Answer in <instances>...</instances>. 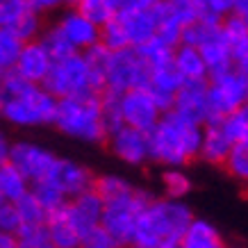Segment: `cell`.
Instances as JSON below:
<instances>
[{"mask_svg":"<svg viewBox=\"0 0 248 248\" xmlns=\"http://www.w3.org/2000/svg\"><path fill=\"white\" fill-rule=\"evenodd\" d=\"M162 12L166 16H171L173 21H178L182 28H187L189 23L198 21L194 0H162Z\"/></svg>","mask_w":248,"mask_h":248,"instance_id":"37","label":"cell"},{"mask_svg":"<svg viewBox=\"0 0 248 248\" xmlns=\"http://www.w3.org/2000/svg\"><path fill=\"white\" fill-rule=\"evenodd\" d=\"M46 228H48L50 246L53 248H80L82 246V237L76 230V226L71 223V218L66 217L64 207L53 212V214H48Z\"/></svg>","mask_w":248,"mask_h":248,"instance_id":"23","label":"cell"},{"mask_svg":"<svg viewBox=\"0 0 248 248\" xmlns=\"http://www.w3.org/2000/svg\"><path fill=\"white\" fill-rule=\"evenodd\" d=\"M173 66L182 78V82H205L210 73L205 66L203 55L198 53V48L187 44H180L173 50Z\"/></svg>","mask_w":248,"mask_h":248,"instance_id":"21","label":"cell"},{"mask_svg":"<svg viewBox=\"0 0 248 248\" xmlns=\"http://www.w3.org/2000/svg\"><path fill=\"white\" fill-rule=\"evenodd\" d=\"M194 217L185 201L153 196L137 218L130 248H178Z\"/></svg>","mask_w":248,"mask_h":248,"instance_id":"1","label":"cell"},{"mask_svg":"<svg viewBox=\"0 0 248 248\" xmlns=\"http://www.w3.org/2000/svg\"><path fill=\"white\" fill-rule=\"evenodd\" d=\"M100 44L105 46L107 50H121V48H130L128 37H125V30L121 21L114 16L109 23H105L100 28Z\"/></svg>","mask_w":248,"mask_h":248,"instance_id":"40","label":"cell"},{"mask_svg":"<svg viewBox=\"0 0 248 248\" xmlns=\"http://www.w3.org/2000/svg\"><path fill=\"white\" fill-rule=\"evenodd\" d=\"M28 12H32L28 0H0V28L12 30Z\"/></svg>","mask_w":248,"mask_h":248,"instance_id":"39","label":"cell"},{"mask_svg":"<svg viewBox=\"0 0 248 248\" xmlns=\"http://www.w3.org/2000/svg\"><path fill=\"white\" fill-rule=\"evenodd\" d=\"M221 169H223L232 180L241 182V185H248V148L246 146H244V143L232 146V151H230V155L226 157V162H223Z\"/></svg>","mask_w":248,"mask_h":248,"instance_id":"32","label":"cell"},{"mask_svg":"<svg viewBox=\"0 0 248 248\" xmlns=\"http://www.w3.org/2000/svg\"><path fill=\"white\" fill-rule=\"evenodd\" d=\"M48 182H53L55 187L60 189L62 194L66 196L68 201L76 198L82 191L93 189V180H96V173L91 171L89 166L80 164L71 157H57L55 166L48 173Z\"/></svg>","mask_w":248,"mask_h":248,"instance_id":"13","label":"cell"},{"mask_svg":"<svg viewBox=\"0 0 248 248\" xmlns=\"http://www.w3.org/2000/svg\"><path fill=\"white\" fill-rule=\"evenodd\" d=\"M151 198L153 194L148 189L132 185L128 191L103 201V221H100V226L105 228L107 234L119 244V248L130 246L137 218H139L141 210L148 205Z\"/></svg>","mask_w":248,"mask_h":248,"instance_id":"4","label":"cell"},{"mask_svg":"<svg viewBox=\"0 0 248 248\" xmlns=\"http://www.w3.org/2000/svg\"><path fill=\"white\" fill-rule=\"evenodd\" d=\"M119 109H121L123 125L137 128V130H141V132H151V130L157 125L159 116L164 114L146 87L130 89V91H125V93H121Z\"/></svg>","mask_w":248,"mask_h":248,"instance_id":"11","label":"cell"},{"mask_svg":"<svg viewBox=\"0 0 248 248\" xmlns=\"http://www.w3.org/2000/svg\"><path fill=\"white\" fill-rule=\"evenodd\" d=\"M21 226H23V221H21V217H18L16 205L0 198V232H14L16 234Z\"/></svg>","mask_w":248,"mask_h":248,"instance_id":"41","label":"cell"},{"mask_svg":"<svg viewBox=\"0 0 248 248\" xmlns=\"http://www.w3.org/2000/svg\"><path fill=\"white\" fill-rule=\"evenodd\" d=\"M39 41L46 46L48 53L53 55V60H60V57H66V55H71V53H78V50H73V46L66 41V37L57 30V25H55L53 21L46 23V28H44V32H41Z\"/></svg>","mask_w":248,"mask_h":248,"instance_id":"31","label":"cell"},{"mask_svg":"<svg viewBox=\"0 0 248 248\" xmlns=\"http://www.w3.org/2000/svg\"><path fill=\"white\" fill-rule=\"evenodd\" d=\"M248 103V78L237 68H228L223 73L207 78V105L210 121L223 119L237 107ZM207 121V123H210Z\"/></svg>","mask_w":248,"mask_h":248,"instance_id":"7","label":"cell"},{"mask_svg":"<svg viewBox=\"0 0 248 248\" xmlns=\"http://www.w3.org/2000/svg\"><path fill=\"white\" fill-rule=\"evenodd\" d=\"M57 157H60L57 153H53L50 148H46L37 141H30V139L12 141V151H9V162L28 178L30 185L46 180Z\"/></svg>","mask_w":248,"mask_h":248,"instance_id":"9","label":"cell"},{"mask_svg":"<svg viewBox=\"0 0 248 248\" xmlns=\"http://www.w3.org/2000/svg\"><path fill=\"white\" fill-rule=\"evenodd\" d=\"M221 28L226 32L230 50H232V66L248 78V23L239 16L230 14L221 23Z\"/></svg>","mask_w":248,"mask_h":248,"instance_id":"20","label":"cell"},{"mask_svg":"<svg viewBox=\"0 0 248 248\" xmlns=\"http://www.w3.org/2000/svg\"><path fill=\"white\" fill-rule=\"evenodd\" d=\"M30 7L34 12H39L41 16H48V14H60L62 9H66L73 5V0H28Z\"/></svg>","mask_w":248,"mask_h":248,"instance_id":"42","label":"cell"},{"mask_svg":"<svg viewBox=\"0 0 248 248\" xmlns=\"http://www.w3.org/2000/svg\"><path fill=\"white\" fill-rule=\"evenodd\" d=\"M57 98L41 87L30 84L25 91L16 96L5 98V105L0 112V119L14 128H46L53 125Z\"/></svg>","mask_w":248,"mask_h":248,"instance_id":"5","label":"cell"},{"mask_svg":"<svg viewBox=\"0 0 248 248\" xmlns=\"http://www.w3.org/2000/svg\"><path fill=\"white\" fill-rule=\"evenodd\" d=\"M16 237L21 248H53L46 223H23Z\"/></svg>","mask_w":248,"mask_h":248,"instance_id":"33","label":"cell"},{"mask_svg":"<svg viewBox=\"0 0 248 248\" xmlns=\"http://www.w3.org/2000/svg\"><path fill=\"white\" fill-rule=\"evenodd\" d=\"M232 139L223 132L218 121H210L203 125V139H201V157L203 162H207L210 166H223L226 157L232 151Z\"/></svg>","mask_w":248,"mask_h":248,"instance_id":"19","label":"cell"},{"mask_svg":"<svg viewBox=\"0 0 248 248\" xmlns=\"http://www.w3.org/2000/svg\"><path fill=\"white\" fill-rule=\"evenodd\" d=\"M182 87V78L178 76V71L173 66V62L155 66L148 71V80H146V89L151 91V96L155 98V103L159 105L162 112H169L175 100V93Z\"/></svg>","mask_w":248,"mask_h":248,"instance_id":"18","label":"cell"},{"mask_svg":"<svg viewBox=\"0 0 248 248\" xmlns=\"http://www.w3.org/2000/svg\"><path fill=\"white\" fill-rule=\"evenodd\" d=\"M171 112H175L182 119L205 125L210 121V105H207V80L205 82H182L180 91L175 93V100L171 105Z\"/></svg>","mask_w":248,"mask_h":248,"instance_id":"15","label":"cell"},{"mask_svg":"<svg viewBox=\"0 0 248 248\" xmlns=\"http://www.w3.org/2000/svg\"><path fill=\"white\" fill-rule=\"evenodd\" d=\"M132 187V182L128 178H123L119 173H100L96 175V180H93V189H96V194L107 201V198H114V196L123 194V191H128Z\"/></svg>","mask_w":248,"mask_h":248,"instance_id":"34","label":"cell"},{"mask_svg":"<svg viewBox=\"0 0 248 248\" xmlns=\"http://www.w3.org/2000/svg\"><path fill=\"white\" fill-rule=\"evenodd\" d=\"M198 21L218 25L232 14V0H194Z\"/></svg>","mask_w":248,"mask_h":248,"instance_id":"26","label":"cell"},{"mask_svg":"<svg viewBox=\"0 0 248 248\" xmlns=\"http://www.w3.org/2000/svg\"><path fill=\"white\" fill-rule=\"evenodd\" d=\"M23 48V41L16 37L12 30L7 28H0V68L12 71L18 60V53Z\"/></svg>","mask_w":248,"mask_h":248,"instance_id":"36","label":"cell"},{"mask_svg":"<svg viewBox=\"0 0 248 248\" xmlns=\"http://www.w3.org/2000/svg\"><path fill=\"white\" fill-rule=\"evenodd\" d=\"M41 87L48 93H53L57 100L82 96V93H100L84 53H71L66 57L55 60Z\"/></svg>","mask_w":248,"mask_h":248,"instance_id":"6","label":"cell"},{"mask_svg":"<svg viewBox=\"0 0 248 248\" xmlns=\"http://www.w3.org/2000/svg\"><path fill=\"white\" fill-rule=\"evenodd\" d=\"M84 244H89V246H93V248H119V244H116V241L107 234V230L103 226L96 228V230H93V232L84 239Z\"/></svg>","mask_w":248,"mask_h":248,"instance_id":"43","label":"cell"},{"mask_svg":"<svg viewBox=\"0 0 248 248\" xmlns=\"http://www.w3.org/2000/svg\"><path fill=\"white\" fill-rule=\"evenodd\" d=\"M53 55L46 50V46L41 41H28L23 44L21 53H18V60L14 64V71L18 76H23L28 82L32 84H44L48 71L53 66Z\"/></svg>","mask_w":248,"mask_h":248,"instance_id":"17","label":"cell"},{"mask_svg":"<svg viewBox=\"0 0 248 248\" xmlns=\"http://www.w3.org/2000/svg\"><path fill=\"white\" fill-rule=\"evenodd\" d=\"M139 50V55L143 57V62H146V66H148V71L155 66H162V64H169V62H173V46L164 44L162 39L153 37L148 44H143L137 48Z\"/></svg>","mask_w":248,"mask_h":248,"instance_id":"29","label":"cell"},{"mask_svg":"<svg viewBox=\"0 0 248 248\" xmlns=\"http://www.w3.org/2000/svg\"><path fill=\"white\" fill-rule=\"evenodd\" d=\"M2 105H5V93L0 91V112H2Z\"/></svg>","mask_w":248,"mask_h":248,"instance_id":"47","label":"cell"},{"mask_svg":"<svg viewBox=\"0 0 248 248\" xmlns=\"http://www.w3.org/2000/svg\"><path fill=\"white\" fill-rule=\"evenodd\" d=\"M201 139L203 125L191 123L169 109L148 132L151 162L162 169H185L201 157Z\"/></svg>","mask_w":248,"mask_h":248,"instance_id":"2","label":"cell"},{"mask_svg":"<svg viewBox=\"0 0 248 248\" xmlns=\"http://www.w3.org/2000/svg\"><path fill=\"white\" fill-rule=\"evenodd\" d=\"M107 151L114 157L128 166L141 169L151 164V143H148V132H141L130 125H119L112 132H107L105 139Z\"/></svg>","mask_w":248,"mask_h":248,"instance_id":"10","label":"cell"},{"mask_svg":"<svg viewBox=\"0 0 248 248\" xmlns=\"http://www.w3.org/2000/svg\"><path fill=\"white\" fill-rule=\"evenodd\" d=\"M28 191H30V182L12 162L0 164V198L2 201L16 203Z\"/></svg>","mask_w":248,"mask_h":248,"instance_id":"24","label":"cell"},{"mask_svg":"<svg viewBox=\"0 0 248 248\" xmlns=\"http://www.w3.org/2000/svg\"><path fill=\"white\" fill-rule=\"evenodd\" d=\"M116 18L125 30L130 48H139L157 34L159 5L155 9H116Z\"/></svg>","mask_w":248,"mask_h":248,"instance_id":"16","label":"cell"},{"mask_svg":"<svg viewBox=\"0 0 248 248\" xmlns=\"http://www.w3.org/2000/svg\"><path fill=\"white\" fill-rule=\"evenodd\" d=\"M246 23H248V21H246Z\"/></svg>","mask_w":248,"mask_h":248,"instance_id":"53","label":"cell"},{"mask_svg":"<svg viewBox=\"0 0 248 248\" xmlns=\"http://www.w3.org/2000/svg\"><path fill=\"white\" fill-rule=\"evenodd\" d=\"M53 23L78 53H84L91 46L100 44V25H96L89 16H84L76 5L62 9Z\"/></svg>","mask_w":248,"mask_h":248,"instance_id":"12","label":"cell"},{"mask_svg":"<svg viewBox=\"0 0 248 248\" xmlns=\"http://www.w3.org/2000/svg\"><path fill=\"white\" fill-rule=\"evenodd\" d=\"M14 205H16V210H18V217H21L23 223H46V218H48V212L32 196V191H28L23 198H18Z\"/></svg>","mask_w":248,"mask_h":248,"instance_id":"38","label":"cell"},{"mask_svg":"<svg viewBox=\"0 0 248 248\" xmlns=\"http://www.w3.org/2000/svg\"><path fill=\"white\" fill-rule=\"evenodd\" d=\"M232 14L248 21V0H232Z\"/></svg>","mask_w":248,"mask_h":248,"instance_id":"46","label":"cell"},{"mask_svg":"<svg viewBox=\"0 0 248 248\" xmlns=\"http://www.w3.org/2000/svg\"><path fill=\"white\" fill-rule=\"evenodd\" d=\"M125 248H130V246H125Z\"/></svg>","mask_w":248,"mask_h":248,"instance_id":"52","label":"cell"},{"mask_svg":"<svg viewBox=\"0 0 248 248\" xmlns=\"http://www.w3.org/2000/svg\"><path fill=\"white\" fill-rule=\"evenodd\" d=\"M146 80H148V66L137 48H121L109 53L105 71V91L125 93L130 89L146 87Z\"/></svg>","mask_w":248,"mask_h":248,"instance_id":"8","label":"cell"},{"mask_svg":"<svg viewBox=\"0 0 248 248\" xmlns=\"http://www.w3.org/2000/svg\"><path fill=\"white\" fill-rule=\"evenodd\" d=\"M76 7L80 9L84 16H89L96 25L103 28L105 23H109L114 16H116L119 5H116L114 0H80Z\"/></svg>","mask_w":248,"mask_h":248,"instance_id":"30","label":"cell"},{"mask_svg":"<svg viewBox=\"0 0 248 248\" xmlns=\"http://www.w3.org/2000/svg\"><path fill=\"white\" fill-rule=\"evenodd\" d=\"M162 189H164L166 198L182 201L185 196L191 194L194 182H191V178L185 173V169H164V171H162Z\"/></svg>","mask_w":248,"mask_h":248,"instance_id":"25","label":"cell"},{"mask_svg":"<svg viewBox=\"0 0 248 248\" xmlns=\"http://www.w3.org/2000/svg\"><path fill=\"white\" fill-rule=\"evenodd\" d=\"M9 151H12V139L5 130H0V164L9 162Z\"/></svg>","mask_w":248,"mask_h":248,"instance_id":"44","label":"cell"},{"mask_svg":"<svg viewBox=\"0 0 248 248\" xmlns=\"http://www.w3.org/2000/svg\"><path fill=\"white\" fill-rule=\"evenodd\" d=\"M78 2H80V0H73V5H78Z\"/></svg>","mask_w":248,"mask_h":248,"instance_id":"51","label":"cell"},{"mask_svg":"<svg viewBox=\"0 0 248 248\" xmlns=\"http://www.w3.org/2000/svg\"><path fill=\"white\" fill-rule=\"evenodd\" d=\"M241 143H244V146H246V148H248V135H246V139H244V141H241Z\"/></svg>","mask_w":248,"mask_h":248,"instance_id":"48","label":"cell"},{"mask_svg":"<svg viewBox=\"0 0 248 248\" xmlns=\"http://www.w3.org/2000/svg\"><path fill=\"white\" fill-rule=\"evenodd\" d=\"M53 128L60 135L82 143L100 146L107 139V123L103 116L100 93H82L57 100Z\"/></svg>","mask_w":248,"mask_h":248,"instance_id":"3","label":"cell"},{"mask_svg":"<svg viewBox=\"0 0 248 248\" xmlns=\"http://www.w3.org/2000/svg\"><path fill=\"white\" fill-rule=\"evenodd\" d=\"M30 191H32V196L37 198L39 203H41V207H44L48 214H53V212L62 210V207L68 203L66 196L62 194L60 189L55 187L53 182H48V180H41V182L30 185Z\"/></svg>","mask_w":248,"mask_h":248,"instance_id":"27","label":"cell"},{"mask_svg":"<svg viewBox=\"0 0 248 248\" xmlns=\"http://www.w3.org/2000/svg\"><path fill=\"white\" fill-rule=\"evenodd\" d=\"M218 123H221L223 132L232 139V143H241L248 135V103L226 114L223 119H218Z\"/></svg>","mask_w":248,"mask_h":248,"instance_id":"28","label":"cell"},{"mask_svg":"<svg viewBox=\"0 0 248 248\" xmlns=\"http://www.w3.org/2000/svg\"><path fill=\"white\" fill-rule=\"evenodd\" d=\"M0 248H21L14 232H0Z\"/></svg>","mask_w":248,"mask_h":248,"instance_id":"45","label":"cell"},{"mask_svg":"<svg viewBox=\"0 0 248 248\" xmlns=\"http://www.w3.org/2000/svg\"><path fill=\"white\" fill-rule=\"evenodd\" d=\"M178 248H228L223 241V234L218 232V228L207 221V218L194 217L189 228L182 234Z\"/></svg>","mask_w":248,"mask_h":248,"instance_id":"22","label":"cell"},{"mask_svg":"<svg viewBox=\"0 0 248 248\" xmlns=\"http://www.w3.org/2000/svg\"><path fill=\"white\" fill-rule=\"evenodd\" d=\"M44 28H46V16H41L39 12L32 9V12H28V14L12 28V32L21 39L23 44H28V41H37V39L41 37Z\"/></svg>","mask_w":248,"mask_h":248,"instance_id":"35","label":"cell"},{"mask_svg":"<svg viewBox=\"0 0 248 248\" xmlns=\"http://www.w3.org/2000/svg\"><path fill=\"white\" fill-rule=\"evenodd\" d=\"M80 248H93V246H89V244H82V246H80Z\"/></svg>","mask_w":248,"mask_h":248,"instance_id":"49","label":"cell"},{"mask_svg":"<svg viewBox=\"0 0 248 248\" xmlns=\"http://www.w3.org/2000/svg\"><path fill=\"white\" fill-rule=\"evenodd\" d=\"M64 212L71 218V223L76 226V230L80 232L84 244V239L96 228H100V221H103V198L96 194V189H89V191H82L76 198H71L64 205Z\"/></svg>","mask_w":248,"mask_h":248,"instance_id":"14","label":"cell"},{"mask_svg":"<svg viewBox=\"0 0 248 248\" xmlns=\"http://www.w3.org/2000/svg\"><path fill=\"white\" fill-rule=\"evenodd\" d=\"M114 2H116V5H121V2H123V0H114Z\"/></svg>","mask_w":248,"mask_h":248,"instance_id":"50","label":"cell"}]
</instances>
